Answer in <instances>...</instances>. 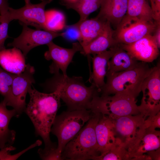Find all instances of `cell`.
Masks as SVG:
<instances>
[{"instance_id": "1", "label": "cell", "mask_w": 160, "mask_h": 160, "mask_svg": "<svg viewBox=\"0 0 160 160\" xmlns=\"http://www.w3.org/2000/svg\"><path fill=\"white\" fill-rule=\"evenodd\" d=\"M28 93L29 102L24 111L29 116L34 126L37 135L42 138L44 143V149H40L43 153L55 151L57 145L52 142L50 137V130L60 107V98L55 90L50 93L41 92L31 87Z\"/></svg>"}, {"instance_id": "2", "label": "cell", "mask_w": 160, "mask_h": 160, "mask_svg": "<svg viewBox=\"0 0 160 160\" xmlns=\"http://www.w3.org/2000/svg\"><path fill=\"white\" fill-rule=\"evenodd\" d=\"M54 73V76L48 83V87L52 92H57L60 99L66 104L67 110H89L93 98L99 93L96 87L92 84L87 87L82 77H70L59 71Z\"/></svg>"}, {"instance_id": "3", "label": "cell", "mask_w": 160, "mask_h": 160, "mask_svg": "<svg viewBox=\"0 0 160 160\" xmlns=\"http://www.w3.org/2000/svg\"><path fill=\"white\" fill-rule=\"evenodd\" d=\"M153 68L147 63L140 61L133 69L106 74V82L99 92L101 95L121 94L135 99L141 92L144 80Z\"/></svg>"}, {"instance_id": "4", "label": "cell", "mask_w": 160, "mask_h": 160, "mask_svg": "<svg viewBox=\"0 0 160 160\" xmlns=\"http://www.w3.org/2000/svg\"><path fill=\"white\" fill-rule=\"evenodd\" d=\"M100 115L92 112L85 125L65 146L61 154L62 160H92L100 155L95 128Z\"/></svg>"}, {"instance_id": "5", "label": "cell", "mask_w": 160, "mask_h": 160, "mask_svg": "<svg viewBox=\"0 0 160 160\" xmlns=\"http://www.w3.org/2000/svg\"><path fill=\"white\" fill-rule=\"evenodd\" d=\"M92 114L90 110L83 109L67 110L56 116L50 132L57 138L56 151L59 156L61 157V153L65 145L79 132Z\"/></svg>"}, {"instance_id": "6", "label": "cell", "mask_w": 160, "mask_h": 160, "mask_svg": "<svg viewBox=\"0 0 160 160\" xmlns=\"http://www.w3.org/2000/svg\"><path fill=\"white\" fill-rule=\"evenodd\" d=\"M135 99L121 94L113 96L97 95L91 101L89 110L99 113L111 119L127 115L140 114Z\"/></svg>"}, {"instance_id": "7", "label": "cell", "mask_w": 160, "mask_h": 160, "mask_svg": "<svg viewBox=\"0 0 160 160\" xmlns=\"http://www.w3.org/2000/svg\"><path fill=\"white\" fill-rule=\"evenodd\" d=\"M143 96L138 106L141 114L146 118L160 111V63L159 61L144 80L141 87Z\"/></svg>"}, {"instance_id": "8", "label": "cell", "mask_w": 160, "mask_h": 160, "mask_svg": "<svg viewBox=\"0 0 160 160\" xmlns=\"http://www.w3.org/2000/svg\"><path fill=\"white\" fill-rule=\"evenodd\" d=\"M125 146L130 160H147L146 154L148 152L160 148V131L144 125Z\"/></svg>"}, {"instance_id": "9", "label": "cell", "mask_w": 160, "mask_h": 160, "mask_svg": "<svg viewBox=\"0 0 160 160\" xmlns=\"http://www.w3.org/2000/svg\"><path fill=\"white\" fill-rule=\"evenodd\" d=\"M40 3L35 4L31 2L20 9H15L9 7L7 14L11 22L19 20L20 24L35 27L36 29L47 31L45 8L52 0H41Z\"/></svg>"}, {"instance_id": "10", "label": "cell", "mask_w": 160, "mask_h": 160, "mask_svg": "<svg viewBox=\"0 0 160 160\" xmlns=\"http://www.w3.org/2000/svg\"><path fill=\"white\" fill-rule=\"evenodd\" d=\"M20 24L23 26L21 33L18 37L15 38L12 42L8 44L7 46L16 47L21 50L25 57L34 48L47 45L55 38L62 36L61 33L33 29L29 28L24 24Z\"/></svg>"}, {"instance_id": "11", "label": "cell", "mask_w": 160, "mask_h": 160, "mask_svg": "<svg viewBox=\"0 0 160 160\" xmlns=\"http://www.w3.org/2000/svg\"><path fill=\"white\" fill-rule=\"evenodd\" d=\"M35 71L34 67L28 64L23 72L15 74L11 87L12 107L16 111L17 117L26 108V95L32 84L35 83Z\"/></svg>"}, {"instance_id": "12", "label": "cell", "mask_w": 160, "mask_h": 160, "mask_svg": "<svg viewBox=\"0 0 160 160\" xmlns=\"http://www.w3.org/2000/svg\"><path fill=\"white\" fill-rule=\"evenodd\" d=\"M48 50L44 53L45 58L47 60H52L50 66V71L52 73L59 71L60 69L64 76H67L66 70L71 63L75 54L81 51L82 47L79 42L74 43L72 48L67 49L57 45L52 41L47 44Z\"/></svg>"}, {"instance_id": "13", "label": "cell", "mask_w": 160, "mask_h": 160, "mask_svg": "<svg viewBox=\"0 0 160 160\" xmlns=\"http://www.w3.org/2000/svg\"><path fill=\"white\" fill-rule=\"evenodd\" d=\"M156 26L155 21L138 20L132 22L116 28L114 39L118 44H130L146 35H152Z\"/></svg>"}, {"instance_id": "14", "label": "cell", "mask_w": 160, "mask_h": 160, "mask_svg": "<svg viewBox=\"0 0 160 160\" xmlns=\"http://www.w3.org/2000/svg\"><path fill=\"white\" fill-rule=\"evenodd\" d=\"M118 44L137 61L152 62L159 55V48L152 35H146L130 44Z\"/></svg>"}, {"instance_id": "15", "label": "cell", "mask_w": 160, "mask_h": 160, "mask_svg": "<svg viewBox=\"0 0 160 160\" xmlns=\"http://www.w3.org/2000/svg\"><path fill=\"white\" fill-rule=\"evenodd\" d=\"M145 118L143 115L140 113L111 119L116 137L119 138L125 145L127 144L135 137L144 126Z\"/></svg>"}, {"instance_id": "16", "label": "cell", "mask_w": 160, "mask_h": 160, "mask_svg": "<svg viewBox=\"0 0 160 160\" xmlns=\"http://www.w3.org/2000/svg\"><path fill=\"white\" fill-rule=\"evenodd\" d=\"M95 132L100 155L111 149L120 140L116 136L111 119L101 114Z\"/></svg>"}, {"instance_id": "17", "label": "cell", "mask_w": 160, "mask_h": 160, "mask_svg": "<svg viewBox=\"0 0 160 160\" xmlns=\"http://www.w3.org/2000/svg\"><path fill=\"white\" fill-rule=\"evenodd\" d=\"M128 0H103L96 17L117 28L127 12Z\"/></svg>"}, {"instance_id": "18", "label": "cell", "mask_w": 160, "mask_h": 160, "mask_svg": "<svg viewBox=\"0 0 160 160\" xmlns=\"http://www.w3.org/2000/svg\"><path fill=\"white\" fill-rule=\"evenodd\" d=\"M117 44L108 50L93 55L92 57L93 72L89 80L96 87L99 92L105 84L104 78L107 73L108 63L114 53Z\"/></svg>"}, {"instance_id": "19", "label": "cell", "mask_w": 160, "mask_h": 160, "mask_svg": "<svg viewBox=\"0 0 160 160\" xmlns=\"http://www.w3.org/2000/svg\"><path fill=\"white\" fill-rule=\"evenodd\" d=\"M152 9L146 0H128L127 12L116 28L138 20L153 21Z\"/></svg>"}, {"instance_id": "20", "label": "cell", "mask_w": 160, "mask_h": 160, "mask_svg": "<svg viewBox=\"0 0 160 160\" xmlns=\"http://www.w3.org/2000/svg\"><path fill=\"white\" fill-rule=\"evenodd\" d=\"M114 33L111 24L107 21L101 33L87 45L82 47L81 53L84 55L96 54L116 45L118 44L114 38Z\"/></svg>"}, {"instance_id": "21", "label": "cell", "mask_w": 160, "mask_h": 160, "mask_svg": "<svg viewBox=\"0 0 160 160\" xmlns=\"http://www.w3.org/2000/svg\"><path fill=\"white\" fill-rule=\"evenodd\" d=\"M6 103L4 100L0 103V149L12 146L15 138L16 132L9 129V125L12 118L17 117L15 110H9L7 108Z\"/></svg>"}, {"instance_id": "22", "label": "cell", "mask_w": 160, "mask_h": 160, "mask_svg": "<svg viewBox=\"0 0 160 160\" xmlns=\"http://www.w3.org/2000/svg\"><path fill=\"white\" fill-rule=\"evenodd\" d=\"M139 63L118 44L114 53L108 63L106 75L133 69Z\"/></svg>"}, {"instance_id": "23", "label": "cell", "mask_w": 160, "mask_h": 160, "mask_svg": "<svg viewBox=\"0 0 160 160\" xmlns=\"http://www.w3.org/2000/svg\"><path fill=\"white\" fill-rule=\"evenodd\" d=\"M81 36L82 47L96 39L104 30L107 21L96 17L78 22Z\"/></svg>"}, {"instance_id": "24", "label": "cell", "mask_w": 160, "mask_h": 160, "mask_svg": "<svg viewBox=\"0 0 160 160\" xmlns=\"http://www.w3.org/2000/svg\"><path fill=\"white\" fill-rule=\"evenodd\" d=\"M103 0H72L62 1L63 5L67 8L76 11L80 15L81 22L87 19L92 13L97 9L101 5Z\"/></svg>"}, {"instance_id": "25", "label": "cell", "mask_w": 160, "mask_h": 160, "mask_svg": "<svg viewBox=\"0 0 160 160\" xmlns=\"http://www.w3.org/2000/svg\"><path fill=\"white\" fill-rule=\"evenodd\" d=\"M25 57L20 49L17 48L13 47L11 49H5L0 52V64L1 65L4 63H8L9 66L6 70H7L9 65H11L10 73L11 72L12 65H13L14 69V74H15L14 68H15V65L20 73L24 71L26 66L25 64ZM15 68L17 74L16 68Z\"/></svg>"}, {"instance_id": "26", "label": "cell", "mask_w": 160, "mask_h": 160, "mask_svg": "<svg viewBox=\"0 0 160 160\" xmlns=\"http://www.w3.org/2000/svg\"><path fill=\"white\" fill-rule=\"evenodd\" d=\"M94 160H130L125 145L120 140L111 149L93 157Z\"/></svg>"}, {"instance_id": "27", "label": "cell", "mask_w": 160, "mask_h": 160, "mask_svg": "<svg viewBox=\"0 0 160 160\" xmlns=\"http://www.w3.org/2000/svg\"><path fill=\"white\" fill-rule=\"evenodd\" d=\"M47 31L56 32L63 30L66 25L64 15L61 11L51 9L45 11Z\"/></svg>"}, {"instance_id": "28", "label": "cell", "mask_w": 160, "mask_h": 160, "mask_svg": "<svg viewBox=\"0 0 160 160\" xmlns=\"http://www.w3.org/2000/svg\"><path fill=\"white\" fill-rule=\"evenodd\" d=\"M15 74L8 72L0 66V94L7 106H12L11 87Z\"/></svg>"}, {"instance_id": "29", "label": "cell", "mask_w": 160, "mask_h": 160, "mask_svg": "<svg viewBox=\"0 0 160 160\" xmlns=\"http://www.w3.org/2000/svg\"><path fill=\"white\" fill-rule=\"evenodd\" d=\"M61 33V36L68 41H81V36L78 22L73 25H65Z\"/></svg>"}, {"instance_id": "30", "label": "cell", "mask_w": 160, "mask_h": 160, "mask_svg": "<svg viewBox=\"0 0 160 160\" xmlns=\"http://www.w3.org/2000/svg\"><path fill=\"white\" fill-rule=\"evenodd\" d=\"M10 22L7 18L0 21V52L5 49L4 44L6 39L9 37L8 31Z\"/></svg>"}, {"instance_id": "31", "label": "cell", "mask_w": 160, "mask_h": 160, "mask_svg": "<svg viewBox=\"0 0 160 160\" xmlns=\"http://www.w3.org/2000/svg\"><path fill=\"white\" fill-rule=\"evenodd\" d=\"M144 124L146 127L155 129L160 127V112L155 115L149 116L145 120Z\"/></svg>"}, {"instance_id": "32", "label": "cell", "mask_w": 160, "mask_h": 160, "mask_svg": "<svg viewBox=\"0 0 160 160\" xmlns=\"http://www.w3.org/2000/svg\"><path fill=\"white\" fill-rule=\"evenodd\" d=\"M153 17L156 22H160V0H150Z\"/></svg>"}, {"instance_id": "33", "label": "cell", "mask_w": 160, "mask_h": 160, "mask_svg": "<svg viewBox=\"0 0 160 160\" xmlns=\"http://www.w3.org/2000/svg\"><path fill=\"white\" fill-rule=\"evenodd\" d=\"M15 148L12 146L5 147L0 151V160H12V156L9 152L15 150Z\"/></svg>"}, {"instance_id": "34", "label": "cell", "mask_w": 160, "mask_h": 160, "mask_svg": "<svg viewBox=\"0 0 160 160\" xmlns=\"http://www.w3.org/2000/svg\"><path fill=\"white\" fill-rule=\"evenodd\" d=\"M9 7L7 0H0V18L4 17L7 15Z\"/></svg>"}, {"instance_id": "35", "label": "cell", "mask_w": 160, "mask_h": 160, "mask_svg": "<svg viewBox=\"0 0 160 160\" xmlns=\"http://www.w3.org/2000/svg\"><path fill=\"white\" fill-rule=\"evenodd\" d=\"M160 148L148 152L146 155L147 159L148 160H159L160 158Z\"/></svg>"}, {"instance_id": "36", "label": "cell", "mask_w": 160, "mask_h": 160, "mask_svg": "<svg viewBox=\"0 0 160 160\" xmlns=\"http://www.w3.org/2000/svg\"><path fill=\"white\" fill-rule=\"evenodd\" d=\"M156 26L153 35L158 48L160 47V22H156Z\"/></svg>"}, {"instance_id": "37", "label": "cell", "mask_w": 160, "mask_h": 160, "mask_svg": "<svg viewBox=\"0 0 160 160\" xmlns=\"http://www.w3.org/2000/svg\"><path fill=\"white\" fill-rule=\"evenodd\" d=\"M25 4H27L30 3V0H25Z\"/></svg>"}, {"instance_id": "38", "label": "cell", "mask_w": 160, "mask_h": 160, "mask_svg": "<svg viewBox=\"0 0 160 160\" xmlns=\"http://www.w3.org/2000/svg\"><path fill=\"white\" fill-rule=\"evenodd\" d=\"M72 0H62V1H71Z\"/></svg>"}]
</instances>
